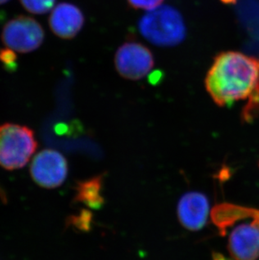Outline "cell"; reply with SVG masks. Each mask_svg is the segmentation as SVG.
<instances>
[{"label": "cell", "mask_w": 259, "mask_h": 260, "mask_svg": "<svg viewBox=\"0 0 259 260\" xmlns=\"http://www.w3.org/2000/svg\"><path fill=\"white\" fill-rule=\"evenodd\" d=\"M20 2L29 12L42 15L52 10L56 0H20Z\"/></svg>", "instance_id": "cell-12"}, {"label": "cell", "mask_w": 259, "mask_h": 260, "mask_svg": "<svg viewBox=\"0 0 259 260\" xmlns=\"http://www.w3.org/2000/svg\"><path fill=\"white\" fill-rule=\"evenodd\" d=\"M101 189V179L99 177L80 183L77 188V201L96 208L103 202Z\"/></svg>", "instance_id": "cell-11"}, {"label": "cell", "mask_w": 259, "mask_h": 260, "mask_svg": "<svg viewBox=\"0 0 259 260\" xmlns=\"http://www.w3.org/2000/svg\"><path fill=\"white\" fill-rule=\"evenodd\" d=\"M118 73L126 79L139 80L147 76L154 66V58L147 47L139 42H125L115 53Z\"/></svg>", "instance_id": "cell-5"}, {"label": "cell", "mask_w": 259, "mask_h": 260, "mask_svg": "<svg viewBox=\"0 0 259 260\" xmlns=\"http://www.w3.org/2000/svg\"><path fill=\"white\" fill-rule=\"evenodd\" d=\"M2 38L9 49L26 53L37 50L42 44L44 30L34 19L19 16L5 25Z\"/></svg>", "instance_id": "cell-4"}, {"label": "cell", "mask_w": 259, "mask_h": 260, "mask_svg": "<svg viewBox=\"0 0 259 260\" xmlns=\"http://www.w3.org/2000/svg\"><path fill=\"white\" fill-rule=\"evenodd\" d=\"M209 209V201L205 194L189 192L179 201L178 217L183 228L190 231H199L206 225Z\"/></svg>", "instance_id": "cell-8"}, {"label": "cell", "mask_w": 259, "mask_h": 260, "mask_svg": "<svg viewBox=\"0 0 259 260\" xmlns=\"http://www.w3.org/2000/svg\"><path fill=\"white\" fill-rule=\"evenodd\" d=\"M258 216L259 210L231 204H222L215 206L212 211L213 221L222 233H225V230L234 225L237 221L242 219L255 218Z\"/></svg>", "instance_id": "cell-10"}, {"label": "cell", "mask_w": 259, "mask_h": 260, "mask_svg": "<svg viewBox=\"0 0 259 260\" xmlns=\"http://www.w3.org/2000/svg\"><path fill=\"white\" fill-rule=\"evenodd\" d=\"M9 0H0V5H3V4H5V3L8 2Z\"/></svg>", "instance_id": "cell-16"}, {"label": "cell", "mask_w": 259, "mask_h": 260, "mask_svg": "<svg viewBox=\"0 0 259 260\" xmlns=\"http://www.w3.org/2000/svg\"><path fill=\"white\" fill-rule=\"evenodd\" d=\"M140 32L148 42L158 47H174L185 38L183 16L175 8L160 5L142 16Z\"/></svg>", "instance_id": "cell-2"}, {"label": "cell", "mask_w": 259, "mask_h": 260, "mask_svg": "<svg viewBox=\"0 0 259 260\" xmlns=\"http://www.w3.org/2000/svg\"><path fill=\"white\" fill-rule=\"evenodd\" d=\"M129 5L135 9L149 11L161 5L164 0H127Z\"/></svg>", "instance_id": "cell-13"}, {"label": "cell", "mask_w": 259, "mask_h": 260, "mask_svg": "<svg viewBox=\"0 0 259 260\" xmlns=\"http://www.w3.org/2000/svg\"><path fill=\"white\" fill-rule=\"evenodd\" d=\"M225 258L222 256L217 255L216 256V258H215V260H225Z\"/></svg>", "instance_id": "cell-15"}, {"label": "cell", "mask_w": 259, "mask_h": 260, "mask_svg": "<svg viewBox=\"0 0 259 260\" xmlns=\"http://www.w3.org/2000/svg\"><path fill=\"white\" fill-rule=\"evenodd\" d=\"M205 84L219 106L249 99L244 111L253 116L259 105V61L241 52H222L214 60Z\"/></svg>", "instance_id": "cell-1"}, {"label": "cell", "mask_w": 259, "mask_h": 260, "mask_svg": "<svg viewBox=\"0 0 259 260\" xmlns=\"http://www.w3.org/2000/svg\"><path fill=\"white\" fill-rule=\"evenodd\" d=\"M37 148L33 131L24 125H0V166L14 170L25 167Z\"/></svg>", "instance_id": "cell-3"}, {"label": "cell", "mask_w": 259, "mask_h": 260, "mask_svg": "<svg viewBox=\"0 0 259 260\" xmlns=\"http://www.w3.org/2000/svg\"><path fill=\"white\" fill-rule=\"evenodd\" d=\"M49 23L51 29L57 37L71 39L83 28L84 17L77 6L62 3L54 8Z\"/></svg>", "instance_id": "cell-9"}, {"label": "cell", "mask_w": 259, "mask_h": 260, "mask_svg": "<svg viewBox=\"0 0 259 260\" xmlns=\"http://www.w3.org/2000/svg\"><path fill=\"white\" fill-rule=\"evenodd\" d=\"M68 162L56 150L45 149L35 156L30 175L39 186L53 189L62 184L68 175Z\"/></svg>", "instance_id": "cell-6"}, {"label": "cell", "mask_w": 259, "mask_h": 260, "mask_svg": "<svg viewBox=\"0 0 259 260\" xmlns=\"http://www.w3.org/2000/svg\"><path fill=\"white\" fill-rule=\"evenodd\" d=\"M220 1H222L224 4H226V5H233V4H236L237 0H220Z\"/></svg>", "instance_id": "cell-14"}, {"label": "cell", "mask_w": 259, "mask_h": 260, "mask_svg": "<svg viewBox=\"0 0 259 260\" xmlns=\"http://www.w3.org/2000/svg\"><path fill=\"white\" fill-rule=\"evenodd\" d=\"M228 251L236 260L259 258V216L251 222L240 224L231 233Z\"/></svg>", "instance_id": "cell-7"}]
</instances>
